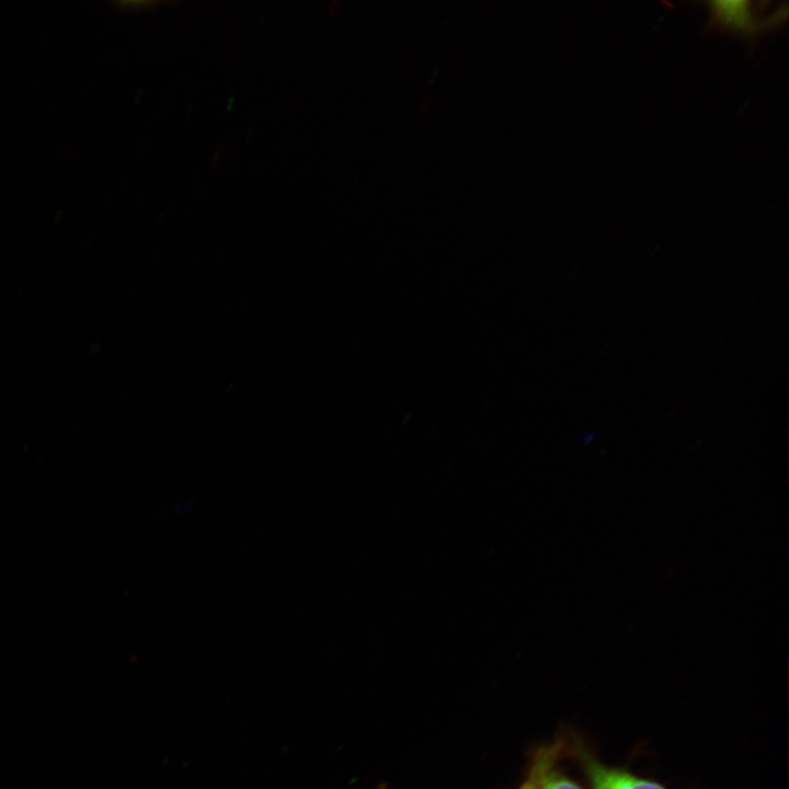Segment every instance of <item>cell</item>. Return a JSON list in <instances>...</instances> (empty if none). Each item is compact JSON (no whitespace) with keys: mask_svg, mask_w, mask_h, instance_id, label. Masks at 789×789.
I'll list each match as a JSON object with an SVG mask.
<instances>
[{"mask_svg":"<svg viewBox=\"0 0 789 789\" xmlns=\"http://www.w3.org/2000/svg\"><path fill=\"white\" fill-rule=\"evenodd\" d=\"M586 765L594 789H666L656 782L603 766L595 761L586 759Z\"/></svg>","mask_w":789,"mask_h":789,"instance_id":"obj_1","label":"cell"},{"mask_svg":"<svg viewBox=\"0 0 789 789\" xmlns=\"http://www.w3.org/2000/svg\"><path fill=\"white\" fill-rule=\"evenodd\" d=\"M712 13L716 20L727 27L742 32H752L755 30V21L748 8V2H714Z\"/></svg>","mask_w":789,"mask_h":789,"instance_id":"obj_2","label":"cell"},{"mask_svg":"<svg viewBox=\"0 0 789 789\" xmlns=\"http://www.w3.org/2000/svg\"><path fill=\"white\" fill-rule=\"evenodd\" d=\"M559 753V746L542 748L538 753L526 781L518 789H542L547 775Z\"/></svg>","mask_w":789,"mask_h":789,"instance_id":"obj_3","label":"cell"},{"mask_svg":"<svg viewBox=\"0 0 789 789\" xmlns=\"http://www.w3.org/2000/svg\"><path fill=\"white\" fill-rule=\"evenodd\" d=\"M542 789H582L572 780L557 774L549 773L544 781Z\"/></svg>","mask_w":789,"mask_h":789,"instance_id":"obj_4","label":"cell"}]
</instances>
